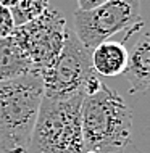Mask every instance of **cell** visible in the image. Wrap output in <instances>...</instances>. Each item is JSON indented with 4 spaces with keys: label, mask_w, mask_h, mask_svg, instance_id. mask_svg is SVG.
<instances>
[{
    "label": "cell",
    "mask_w": 150,
    "mask_h": 153,
    "mask_svg": "<svg viewBox=\"0 0 150 153\" xmlns=\"http://www.w3.org/2000/svg\"><path fill=\"white\" fill-rule=\"evenodd\" d=\"M81 129L86 153H124L131 142L132 113L126 100L102 82L84 95Z\"/></svg>",
    "instance_id": "cell-1"
},
{
    "label": "cell",
    "mask_w": 150,
    "mask_h": 153,
    "mask_svg": "<svg viewBox=\"0 0 150 153\" xmlns=\"http://www.w3.org/2000/svg\"><path fill=\"white\" fill-rule=\"evenodd\" d=\"M42 98L37 73L0 82V153H26Z\"/></svg>",
    "instance_id": "cell-2"
},
{
    "label": "cell",
    "mask_w": 150,
    "mask_h": 153,
    "mask_svg": "<svg viewBox=\"0 0 150 153\" xmlns=\"http://www.w3.org/2000/svg\"><path fill=\"white\" fill-rule=\"evenodd\" d=\"M84 94L68 98L44 95L26 153H86L81 129Z\"/></svg>",
    "instance_id": "cell-3"
},
{
    "label": "cell",
    "mask_w": 150,
    "mask_h": 153,
    "mask_svg": "<svg viewBox=\"0 0 150 153\" xmlns=\"http://www.w3.org/2000/svg\"><path fill=\"white\" fill-rule=\"evenodd\" d=\"M44 95L53 98H68L79 94H90L102 84L92 66V50L79 42L68 29L66 42L57 60L40 73Z\"/></svg>",
    "instance_id": "cell-4"
},
{
    "label": "cell",
    "mask_w": 150,
    "mask_h": 153,
    "mask_svg": "<svg viewBox=\"0 0 150 153\" xmlns=\"http://www.w3.org/2000/svg\"><path fill=\"white\" fill-rule=\"evenodd\" d=\"M68 36V24L61 11L49 8L44 15L21 26H16L11 37L26 53L34 73L40 74L52 66L61 53Z\"/></svg>",
    "instance_id": "cell-5"
},
{
    "label": "cell",
    "mask_w": 150,
    "mask_h": 153,
    "mask_svg": "<svg viewBox=\"0 0 150 153\" xmlns=\"http://www.w3.org/2000/svg\"><path fill=\"white\" fill-rule=\"evenodd\" d=\"M140 19V0H108L94 10L73 13V32L87 48L108 40L111 36L132 29Z\"/></svg>",
    "instance_id": "cell-6"
},
{
    "label": "cell",
    "mask_w": 150,
    "mask_h": 153,
    "mask_svg": "<svg viewBox=\"0 0 150 153\" xmlns=\"http://www.w3.org/2000/svg\"><path fill=\"white\" fill-rule=\"evenodd\" d=\"M128 52V66L123 76L129 82L131 92H147L150 90V27L137 37Z\"/></svg>",
    "instance_id": "cell-7"
},
{
    "label": "cell",
    "mask_w": 150,
    "mask_h": 153,
    "mask_svg": "<svg viewBox=\"0 0 150 153\" xmlns=\"http://www.w3.org/2000/svg\"><path fill=\"white\" fill-rule=\"evenodd\" d=\"M129 52L121 42L105 40L92 48V66L95 74L107 77L119 76L126 71Z\"/></svg>",
    "instance_id": "cell-8"
},
{
    "label": "cell",
    "mask_w": 150,
    "mask_h": 153,
    "mask_svg": "<svg viewBox=\"0 0 150 153\" xmlns=\"http://www.w3.org/2000/svg\"><path fill=\"white\" fill-rule=\"evenodd\" d=\"M34 73L32 63L11 36L0 39V82Z\"/></svg>",
    "instance_id": "cell-9"
},
{
    "label": "cell",
    "mask_w": 150,
    "mask_h": 153,
    "mask_svg": "<svg viewBox=\"0 0 150 153\" xmlns=\"http://www.w3.org/2000/svg\"><path fill=\"white\" fill-rule=\"evenodd\" d=\"M49 3L50 0H18V3L13 8H10L15 27L26 24L36 19L37 16L44 15L49 10Z\"/></svg>",
    "instance_id": "cell-10"
},
{
    "label": "cell",
    "mask_w": 150,
    "mask_h": 153,
    "mask_svg": "<svg viewBox=\"0 0 150 153\" xmlns=\"http://www.w3.org/2000/svg\"><path fill=\"white\" fill-rule=\"evenodd\" d=\"M13 31H15V21H13L10 8L3 7L0 3V39L11 36Z\"/></svg>",
    "instance_id": "cell-11"
},
{
    "label": "cell",
    "mask_w": 150,
    "mask_h": 153,
    "mask_svg": "<svg viewBox=\"0 0 150 153\" xmlns=\"http://www.w3.org/2000/svg\"><path fill=\"white\" fill-rule=\"evenodd\" d=\"M108 0H78V10L87 11V10H94L103 3H107Z\"/></svg>",
    "instance_id": "cell-12"
},
{
    "label": "cell",
    "mask_w": 150,
    "mask_h": 153,
    "mask_svg": "<svg viewBox=\"0 0 150 153\" xmlns=\"http://www.w3.org/2000/svg\"><path fill=\"white\" fill-rule=\"evenodd\" d=\"M0 3L7 8H13L16 3H18V0H0Z\"/></svg>",
    "instance_id": "cell-13"
}]
</instances>
